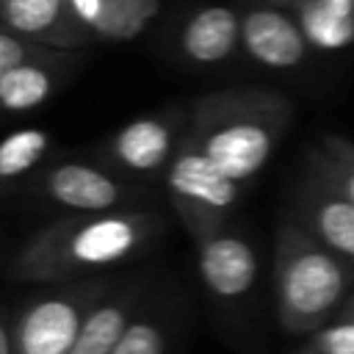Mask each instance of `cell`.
<instances>
[{"mask_svg": "<svg viewBox=\"0 0 354 354\" xmlns=\"http://www.w3.org/2000/svg\"><path fill=\"white\" fill-rule=\"evenodd\" d=\"M293 105L271 88H224L205 94L188 113L185 136L232 180L249 183L290 124Z\"/></svg>", "mask_w": 354, "mask_h": 354, "instance_id": "1", "label": "cell"}, {"mask_svg": "<svg viewBox=\"0 0 354 354\" xmlns=\"http://www.w3.org/2000/svg\"><path fill=\"white\" fill-rule=\"evenodd\" d=\"M155 230L158 218L141 210L66 216L41 227L17 252L8 274L22 282H61L133 257Z\"/></svg>", "mask_w": 354, "mask_h": 354, "instance_id": "2", "label": "cell"}, {"mask_svg": "<svg viewBox=\"0 0 354 354\" xmlns=\"http://www.w3.org/2000/svg\"><path fill=\"white\" fill-rule=\"evenodd\" d=\"M274 266L279 321L290 332L315 329L346 296L348 263L301 224L279 227Z\"/></svg>", "mask_w": 354, "mask_h": 354, "instance_id": "3", "label": "cell"}, {"mask_svg": "<svg viewBox=\"0 0 354 354\" xmlns=\"http://www.w3.org/2000/svg\"><path fill=\"white\" fill-rule=\"evenodd\" d=\"M166 191L194 238L218 232L241 199V185L224 174L185 133L166 166Z\"/></svg>", "mask_w": 354, "mask_h": 354, "instance_id": "4", "label": "cell"}, {"mask_svg": "<svg viewBox=\"0 0 354 354\" xmlns=\"http://www.w3.org/2000/svg\"><path fill=\"white\" fill-rule=\"evenodd\" d=\"M102 301V285L88 282L72 290L30 301L11 324L14 354H69L86 315Z\"/></svg>", "mask_w": 354, "mask_h": 354, "instance_id": "5", "label": "cell"}, {"mask_svg": "<svg viewBox=\"0 0 354 354\" xmlns=\"http://www.w3.org/2000/svg\"><path fill=\"white\" fill-rule=\"evenodd\" d=\"M0 25L53 50L80 47L94 36L69 0H0Z\"/></svg>", "mask_w": 354, "mask_h": 354, "instance_id": "6", "label": "cell"}, {"mask_svg": "<svg viewBox=\"0 0 354 354\" xmlns=\"http://www.w3.org/2000/svg\"><path fill=\"white\" fill-rule=\"evenodd\" d=\"M301 227L354 266V202L313 166L301 194Z\"/></svg>", "mask_w": 354, "mask_h": 354, "instance_id": "7", "label": "cell"}, {"mask_svg": "<svg viewBox=\"0 0 354 354\" xmlns=\"http://www.w3.org/2000/svg\"><path fill=\"white\" fill-rule=\"evenodd\" d=\"M199 246V274L207 290L218 299H238L249 293L257 279L254 249L232 232H210L196 238Z\"/></svg>", "mask_w": 354, "mask_h": 354, "instance_id": "8", "label": "cell"}, {"mask_svg": "<svg viewBox=\"0 0 354 354\" xmlns=\"http://www.w3.org/2000/svg\"><path fill=\"white\" fill-rule=\"evenodd\" d=\"M241 44L246 53L274 69H288L304 61L307 36L299 22L279 8H252L241 17Z\"/></svg>", "mask_w": 354, "mask_h": 354, "instance_id": "9", "label": "cell"}, {"mask_svg": "<svg viewBox=\"0 0 354 354\" xmlns=\"http://www.w3.org/2000/svg\"><path fill=\"white\" fill-rule=\"evenodd\" d=\"M183 113L144 116L124 124L111 141V158L130 171L149 174L169 166L174 147L180 144Z\"/></svg>", "mask_w": 354, "mask_h": 354, "instance_id": "10", "label": "cell"}, {"mask_svg": "<svg viewBox=\"0 0 354 354\" xmlns=\"http://www.w3.org/2000/svg\"><path fill=\"white\" fill-rule=\"evenodd\" d=\"M41 191L55 205L77 213H111L127 199V191L113 177L86 163H61L50 169L41 180Z\"/></svg>", "mask_w": 354, "mask_h": 354, "instance_id": "11", "label": "cell"}, {"mask_svg": "<svg viewBox=\"0 0 354 354\" xmlns=\"http://www.w3.org/2000/svg\"><path fill=\"white\" fill-rule=\"evenodd\" d=\"M241 44V17L227 6H207L188 17L180 47L196 64H218Z\"/></svg>", "mask_w": 354, "mask_h": 354, "instance_id": "12", "label": "cell"}, {"mask_svg": "<svg viewBox=\"0 0 354 354\" xmlns=\"http://www.w3.org/2000/svg\"><path fill=\"white\" fill-rule=\"evenodd\" d=\"M80 22L102 39H133L160 11V0H69Z\"/></svg>", "mask_w": 354, "mask_h": 354, "instance_id": "13", "label": "cell"}, {"mask_svg": "<svg viewBox=\"0 0 354 354\" xmlns=\"http://www.w3.org/2000/svg\"><path fill=\"white\" fill-rule=\"evenodd\" d=\"M69 61L72 58L66 53H58L14 66L8 75L0 77V108L11 113L39 108L44 100H50L55 88V72L64 69Z\"/></svg>", "mask_w": 354, "mask_h": 354, "instance_id": "14", "label": "cell"}, {"mask_svg": "<svg viewBox=\"0 0 354 354\" xmlns=\"http://www.w3.org/2000/svg\"><path fill=\"white\" fill-rule=\"evenodd\" d=\"M130 324V299L97 301L86 315L69 354H111Z\"/></svg>", "mask_w": 354, "mask_h": 354, "instance_id": "15", "label": "cell"}, {"mask_svg": "<svg viewBox=\"0 0 354 354\" xmlns=\"http://www.w3.org/2000/svg\"><path fill=\"white\" fill-rule=\"evenodd\" d=\"M296 22L310 44L321 50H337L354 41V14H346L324 0H299Z\"/></svg>", "mask_w": 354, "mask_h": 354, "instance_id": "16", "label": "cell"}, {"mask_svg": "<svg viewBox=\"0 0 354 354\" xmlns=\"http://www.w3.org/2000/svg\"><path fill=\"white\" fill-rule=\"evenodd\" d=\"M50 149V136L39 127L14 130L0 141V191L28 174Z\"/></svg>", "mask_w": 354, "mask_h": 354, "instance_id": "17", "label": "cell"}, {"mask_svg": "<svg viewBox=\"0 0 354 354\" xmlns=\"http://www.w3.org/2000/svg\"><path fill=\"white\" fill-rule=\"evenodd\" d=\"M310 166L354 202V141L337 133L321 136V147L310 152Z\"/></svg>", "mask_w": 354, "mask_h": 354, "instance_id": "18", "label": "cell"}, {"mask_svg": "<svg viewBox=\"0 0 354 354\" xmlns=\"http://www.w3.org/2000/svg\"><path fill=\"white\" fill-rule=\"evenodd\" d=\"M64 50H53V47H44L39 41H30L8 28L0 25V77L8 75L14 66L25 64V61H33V58H50V55H58Z\"/></svg>", "mask_w": 354, "mask_h": 354, "instance_id": "19", "label": "cell"}, {"mask_svg": "<svg viewBox=\"0 0 354 354\" xmlns=\"http://www.w3.org/2000/svg\"><path fill=\"white\" fill-rule=\"evenodd\" d=\"M166 337L152 321H130L111 354H163Z\"/></svg>", "mask_w": 354, "mask_h": 354, "instance_id": "20", "label": "cell"}, {"mask_svg": "<svg viewBox=\"0 0 354 354\" xmlns=\"http://www.w3.org/2000/svg\"><path fill=\"white\" fill-rule=\"evenodd\" d=\"M313 354H354V318L318 329L310 340Z\"/></svg>", "mask_w": 354, "mask_h": 354, "instance_id": "21", "label": "cell"}, {"mask_svg": "<svg viewBox=\"0 0 354 354\" xmlns=\"http://www.w3.org/2000/svg\"><path fill=\"white\" fill-rule=\"evenodd\" d=\"M0 354H14V340H11V324L0 313Z\"/></svg>", "mask_w": 354, "mask_h": 354, "instance_id": "22", "label": "cell"}, {"mask_svg": "<svg viewBox=\"0 0 354 354\" xmlns=\"http://www.w3.org/2000/svg\"><path fill=\"white\" fill-rule=\"evenodd\" d=\"M324 3H329L340 11H346V14H354V0H324Z\"/></svg>", "mask_w": 354, "mask_h": 354, "instance_id": "23", "label": "cell"}, {"mask_svg": "<svg viewBox=\"0 0 354 354\" xmlns=\"http://www.w3.org/2000/svg\"><path fill=\"white\" fill-rule=\"evenodd\" d=\"M268 3H277V6H296L299 0H268Z\"/></svg>", "mask_w": 354, "mask_h": 354, "instance_id": "24", "label": "cell"}, {"mask_svg": "<svg viewBox=\"0 0 354 354\" xmlns=\"http://www.w3.org/2000/svg\"><path fill=\"white\" fill-rule=\"evenodd\" d=\"M346 318H354V299H351L348 307H346Z\"/></svg>", "mask_w": 354, "mask_h": 354, "instance_id": "25", "label": "cell"}]
</instances>
